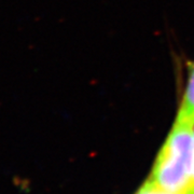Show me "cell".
Masks as SVG:
<instances>
[{"mask_svg": "<svg viewBox=\"0 0 194 194\" xmlns=\"http://www.w3.org/2000/svg\"><path fill=\"white\" fill-rule=\"evenodd\" d=\"M194 124L175 120L156 156L150 180L162 188L183 194L191 181Z\"/></svg>", "mask_w": 194, "mask_h": 194, "instance_id": "cell-1", "label": "cell"}, {"mask_svg": "<svg viewBox=\"0 0 194 194\" xmlns=\"http://www.w3.org/2000/svg\"><path fill=\"white\" fill-rule=\"evenodd\" d=\"M176 119L194 124V66L190 72Z\"/></svg>", "mask_w": 194, "mask_h": 194, "instance_id": "cell-2", "label": "cell"}, {"mask_svg": "<svg viewBox=\"0 0 194 194\" xmlns=\"http://www.w3.org/2000/svg\"><path fill=\"white\" fill-rule=\"evenodd\" d=\"M135 194H180V193H176V192H172V191L164 189L161 185H159L158 183H155V182H153L152 180L149 179V180L146 181L145 183L141 185L139 190Z\"/></svg>", "mask_w": 194, "mask_h": 194, "instance_id": "cell-3", "label": "cell"}, {"mask_svg": "<svg viewBox=\"0 0 194 194\" xmlns=\"http://www.w3.org/2000/svg\"><path fill=\"white\" fill-rule=\"evenodd\" d=\"M191 182H194V134H193V148H192V164H191Z\"/></svg>", "mask_w": 194, "mask_h": 194, "instance_id": "cell-4", "label": "cell"}, {"mask_svg": "<svg viewBox=\"0 0 194 194\" xmlns=\"http://www.w3.org/2000/svg\"><path fill=\"white\" fill-rule=\"evenodd\" d=\"M183 194H194V182H191L188 188L185 190Z\"/></svg>", "mask_w": 194, "mask_h": 194, "instance_id": "cell-5", "label": "cell"}]
</instances>
